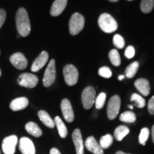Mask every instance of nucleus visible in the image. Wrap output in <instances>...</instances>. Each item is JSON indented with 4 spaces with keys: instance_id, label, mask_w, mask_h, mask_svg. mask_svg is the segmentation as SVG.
<instances>
[{
    "instance_id": "nucleus-1",
    "label": "nucleus",
    "mask_w": 154,
    "mask_h": 154,
    "mask_svg": "<svg viewBox=\"0 0 154 154\" xmlns=\"http://www.w3.org/2000/svg\"><path fill=\"white\" fill-rule=\"evenodd\" d=\"M16 25L19 35L26 37L31 32V24L27 11L24 8H19L16 14Z\"/></svg>"
},
{
    "instance_id": "nucleus-2",
    "label": "nucleus",
    "mask_w": 154,
    "mask_h": 154,
    "mask_svg": "<svg viewBox=\"0 0 154 154\" xmlns=\"http://www.w3.org/2000/svg\"><path fill=\"white\" fill-rule=\"evenodd\" d=\"M98 24L101 29L106 33H112L118 29L116 21L111 15L104 13L100 15Z\"/></svg>"
},
{
    "instance_id": "nucleus-3",
    "label": "nucleus",
    "mask_w": 154,
    "mask_h": 154,
    "mask_svg": "<svg viewBox=\"0 0 154 154\" xmlns=\"http://www.w3.org/2000/svg\"><path fill=\"white\" fill-rule=\"evenodd\" d=\"M85 19L79 13H74L69 21V32L72 35H76L84 29Z\"/></svg>"
},
{
    "instance_id": "nucleus-4",
    "label": "nucleus",
    "mask_w": 154,
    "mask_h": 154,
    "mask_svg": "<svg viewBox=\"0 0 154 154\" xmlns=\"http://www.w3.org/2000/svg\"><path fill=\"white\" fill-rule=\"evenodd\" d=\"M63 74L67 85L74 86L78 82V69L72 64H67L63 69Z\"/></svg>"
},
{
    "instance_id": "nucleus-5",
    "label": "nucleus",
    "mask_w": 154,
    "mask_h": 154,
    "mask_svg": "<svg viewBox=\"0 0 154 154\" xmlns=\"http://www.w3.org/2000/svg\"><path fill=\"white\" fill-rule=\"evenodd\" d=\"M121 106V99L118 95H114L109 100L107 106V116L110 120H113L119 114Z\"/></svg>"
},
{
    "instance_id": "nucleus-6",
    "label": "nucleus",
    "mask_w": 154,
    "mask_h": 154,
    "mask_svg": "<svg viewBox=\"0 0 154 154\" xmlns=\"http://www.w3.org/2000/svg\"><path fill=\"white\" fill-rule=\"evenodd\" d=\"M82 103L85 109H90L96 100V91L92 86H87L84 89L82 95Z\"/></svg>"
},
{
    "instance_id": "nucleus-7",
    "label": "nucleus",
    "mask_w": 154,
    "mask_h": 154,
    "mask_svg": "<svg viewBox=\"0 0 154 154\" xmlns=\"http://www.w3.org/2000/svg\"><path fill=\"white\" fill-rule=\"evenodd\" d=\"M56 79V63L54 59H51L46 69L43 78V84L45 87H49Z\"/></svg>"
},
{
    "instance_id": "nucleus-8",
    "label": "nucleus",
    "mask_w": 154,
    "mask_h": 154,
    "mask_svg": "<svg viewBox=\"0 0 154 154\" xmlns=\"http://www.w3.org/2000/svg\"><path fill=\"white\" fill-rule=\"evenodd\" d=\"M38 82V77L33 74L24 73L19 76L17 82L19 85L29 88H34L37 85Z\"/></svg>"
},
{
    "instance_id": "nucleus-9",
    "label": "nucleus",
    "mask_w": 154,
    "mask_h": 154,
    "mask_svg": "<svg viewBox=\"0 0 154 154\" xmlns=\"http://www.w3.org/2000/svg\"><path fill=\"white\" fill-rule=\"evenodd\" d=\"M17 143H18V138L15 135H11L4 138L2 144L4 153L14 154Z\"/></svg>"
},
{
    "instance_id": "nucleus-10",
    "label": "nucleus",
    "mask_w": 154,
    "mask_h": 154,
    "mask_svg": "<svg viewBox=\"0 0 154 154\" xmlns=\"http://www.w3.org/2000/svg\"><path fill=\"white\" fill-rule=\"evenodd\" d=\"M10 62L15 68L19 70H23L26 68L28 65V61L23 54L20 52L14 53L10 57Z\"/></svg>"
},
{
    "instance_id": "nucleus-11",
    "label": "nucleus",
    "mask_w": 154,
    "mask_h": 154,
    "mask_svg": "<svg viewBox=\"0 0 154 154\" xmlns=\"http://www.w3.org/2000/svg\"><path fill=\"white\" fill-rule=\"evenodd\" d=\"M61 109L63 118L67 122H72L74 119V113L72 104L69 99H63L61 103Z\"/></svg>"
},
{
    "instance_id": "nucleus-12",
    "label": "nucleus",
    "mask_w": 154,
    "mask_h": 154,
    "mask_svg": "<svg viewBox=\"0 0 154 154\" xmlns=\"http://www.w3.org/2000/svg\"><path fill=\"white\" fill-rule=\"evenodd\" d=\"M19 150L22 154H36L35 146L32 140L27 137H22L19 140Z\"/></svg>"
},
{
    "instance_id": "nucleus-13",
    "label": "nucleus",
    "mask_w": 154,
    "mask_h": 154,
    "mask_svg": "<svg viewBox=\"0 0 154 154\" xmlns=\"http://www.w3.org/2000/svg\"><path fill=\"white\" fill-rule=\"evenodd\" d=\"M48 59H49V54L47 51H43L32 63V68H31L32 72H36L43 68L44 65L47 63Z\"/></svg>"
},
{
    "instance_id": "nucleus-14",
    "label": "nucleus",
    "mask_w": 154,
    "mask_h": 154,
    "mask_svg": "<svg viewBox=\"0 0 154 154\" xmlns=\"http://www.w3.org/2000/svg\"><path fill=\"white\" fill-rule=\"evenodd\" d=\"M72 139L76 149V154H84V142H83V138L82 136V133L79 128H76L72 134Z\"/></svg>"
},
{
    "instance_id": "nucleus-15",
    "label": "nucleus",
    "mask_w": 154,
    "mask_h": 154,
    "mask_svg": "<svg viewBox=\"0 0 154 154\" xmlns=\"http://www.w3.org/2000/svg\"><path fill=\"white\" fill-rule=\"evenodd\" d=\"M85 146L88 151L94 154H103V149H101L94 136H89L86 138Z\"/></svg>"
},
{
    "instance_id": "nucleus-16",
    "label": "nucleus",
    "mask_w": 154,
    "mask_h": 154,
    "mask_svg": "<svg viewBox=\"0 0 154 154\" xmlns=\"http://www.w3.org/2000/svg\"><path fill=\"white\" fill-rule=\"evenodd\" d=\"M67 5V0H55L51 6L50 14L52 17H57L63 12Z\"/></svg>"
},
{
    "instance_id": "nucleus-17",
    "label": "nucleus",
    "mask_w": 154,
    "mask_h": 154,
    "mask_svg": "<svg viewBox=\"0 0 154 154\" xmlns=\"http://www.w3.org/2000/svg\"><path fill=\"white\" fill-rule=\"evenodd\" d=\"M29 105V100L26 97L17 98L11 101L9 107L12 111H17L26 109Z\"/></svg>"
},
{
    "instance_id": "nucleus-18",
    "label": "nucleus",
    "mask_w": 154,
    "mask_h": 154,
    "mask_svg": "<svg viewBox=\"0 0 154 154\" xmlns=\"http://www.w3.org/2000/svg\"><path fill=\"white\" fill-rule=\"evenodd\" d=\"M134 85L142 95L147 96L150 93V84L149 81L145 79H138L135 82Z\"/></svg>"
},
{
    "instance_id": "nucleus-19",
    "label": "nucleus",
    "mask_w": 154,
    "mask_h": 154,
    "mask_svg": "<svg viewBox=\"0 0 154 154\" xmlns=\"http://www.w3.org/2000/svg\"><path fill=\"white\" fill-rule=\"evenodd\" d=\"M38 116L40 121H42L46 126L49 127L50 128H53L55 126L54 121L51 118L49 113L47 111L41 110L38 112Z\"/></svg>"
},
{
    "instance_id": "nucleus-20",
    "label": "nucleus",
    "mask_w": 154,
    "mask_h": 154,
    "mask_svg": "<svg viewBox=\"0 0 154 154\" xmlns=\"http://www.w3.org/2000/svg\"><path fill=\"white\" fill-rule=\"evenodd\" d=\"M25 129L29 134L34 137H40L42 135L41 128L34 122H29L25 125Z\"/></svg>"
},
{
    "instance_id": "nucleus-21",
    "label": "nucleus",
    "mask_w": 154,
    "mask_h": 154,
    "mask_svg": "<svg viewBox=\"0 0 154 154\" xmlns=\"http://www.w3.org/2000/svg\"><path fill=\"white\" fill-rule=\"evenodd\" d=\"M54 121V124L57 127L58 131H59V136H61V138H66L67 134H68V131H67L66 126H65L64 123L63 122L59 116H56Z\"/></svg>"
},
{
    "instance_id": "nucleus-22",
    "label": "nucleus",
    "mask_w": 154,
    "mask_h": 154,
    "mask_svg": "<svg viewBox=\"0 0 154 154\" xmlns=\"http://www.w3.org/2000/svg\"><path fill=\"white\" fill-rule=\"evenodd\" d=\"M129 128L126 126H119L115 129L114 137L118 141H121L125 136L129 134Z\"/></svg>"
},
{
    "instance_id": "nucleus-23",
    "label": "nucleus",
    "mask_w": 154,
    "mask_h": 154,
    "mask_svg": "<svg viewBox=\"0 0 154 154\" xmlns=\"http://www.w3.org/2000/svg\"><path fill=\"white\" fill-rule=\"evenodd\" d=\"M138 66H139V63L138 61H134L128 65L126 67V71H125V74H126V76L127 78H133L135 75H136V72H137Z\"/></svg>"
},
{
    "instance_id": "nucleus-24",
    "label": "nucleus",
    "mask_w": 154,
    "mask_h": 154,
    "mask_svg": "<svg viewBox=\"0 0 154 154\" xmlns=\"http://www.w3.org/2000/svg\"><path fill=\"white\" fill-rule=\"evenodd\" d=\"M113 138L110 134H106L105 136H102L100 139L99 145L102 149H106L111 146L113 143Z\"/></svg>"
},
{
    "instance_id": "nucleus-25",
    "label": "nucleus",
    "mask_w": 154,
    "mask_h": 154,
    "mask_svg": "<svg viewBox=\"0 0 154 154\" xmlns=\"http://www.w3.org/2000/svg\"><path fill=\"white\" fill-rule=\"evenodd\" d=\"M154 7V0H141L140 2V9L143 13L151 12Z\"/></svg>"
},
{
    "instance_id": "nucleus-26",
    "label": "nucleus",
    "mask_w": 154,
    "mask_h": 154,
    "mask_svg": "<svg viewBox=\"0 0 154 154\" xmlns=\"http://www.w3.org/2000/svg\"><path fill=\"white\" fill-rule=\"evenodd\" d=\"M120 121L125 123H134L136 121V117L134 113L132 111H126L121 113L120 116Z\"/></svg>"
},
{
    "instance_id": "nucleus-27",
    "label": "nucleus",
    "mask_w": 154,
    "mask_h": 154,
    "mask_svg": "<svg viewBox=\"0 0 154 154\" xmlns=\"http://www.w3.org/2000/svg\"><path fill=\"white\" fill-rule=\"evenodd\" d=\"M109 59H110L111 62L115 66H119L121 64V58L119 54L116 49L111 50L109 54Z\"/></svg>"
},
{
    "instance_id": "nucleus-28",
    "label": "nucleus",
    "mask_w": 154,
    "mask_h": 154,
    "mask_svg": "<svg viewBox=\"0 0 154 154\" xmlns=\"http://www.w3.org/2000/svg\"><path fill=\"white\" fill-rule=\"evenodd\" d=\"M131 101L134 102L136 106L140 108V109L143 108L146 105V100L141 96L138 95V94H133L131 97Z\"/></svg>"
},
{
    "instance_id": "nucleus-29",
    "label": "nucleus",
    "mask_w": 154,
    "mask_h": 154,
    "mask_svg": "<svg viewBox=\"0 0 154 154\" xmlns=\"http://www.w3.org/2000/svg\"><path fill=\"white\" fill-rule=\"evenodd\" d=\"M106 98V95L105 93H103V92L100 94L96 98L95 105L96 109H101L103 107V106L105 104Z\"/></svg>"
},
{
    "instance_id": "nucleus-30",
    "label": "nucleus",
    "mask_w": 154,
    "mask_h": 154,
    "mask_svg": "<svg viewBox=\"0 0 154 154\" xmlns=\"http://www.w3.org/2000/svg\"><path fill=\"white\" fill-rule=\"evenodd\" d=\"M149 136V129L148 128H143L140 131L139 135V143L141 145L145 146L146 140H148Z\"/></svg>"
},
{
    "instance_id": "nucleus-31",
    "label": "nucleus",
    "mask_w": 154,
    "mask_h": 154,
    "mask_svg": "<svg viewBox=\"0 0 154 154\" xmlns=\"http://www.w3.org/2000/svg\"><path fill=\"white\" fill-rule=\"evenodd\" d=\"M113 44L116 48L118 49H123L125 46V41L124 38L122 37L119 34H116V35L113 36Z\"/></svg>"
},
{
    "instance_id": "nucleus-32",
    "label": "nucleus",
    "mask_w": 154,
    "mask_h": 154,
    "mask_svg": "<svg viewBox=\"0 0 154 154\" xmlns=\"http://www.w3.org/2000/svg\"><path fill=\"white\" fill-rule=\"evenodd\" d=\"M99 76H101L103 78L109 79L110 78L112 75V72H111V69L107 66H103L101 68L99 69Z\"/></svg>"
},
{
    "instance_id": "nucleus-33",
    "label": "nucleus",
    "mask_w": 154,
    "mask_h": 154,
    "mask_svg": "<svg viewBox=\"0 0 154 154\" xmlns=\"http://www.w3.org/2000/svg\"><path fill=\"white\" fill-rule=\"evenodd\" d=\"M135 55V49L133 46H128L125 51V56L128 59H131Z\"/></svg>"
},
{
    "instance_id": "nucleus-34",
    "label": "nucleus",
    "mask_w": 154,
    "mask_h": 154,
    "mask_svg": "<svg viewBox=\"0 0 154 154\" xmlns=\"http://www.w3.org/2000/svg\"><path fill=\"white\" fill-rule=\"evenodd\" d=\"M6 17H7V14L5 9H0V29L2 27L3 24H5Z\"/></svg>"
},
{
    "instance_id": "nucleus-35",
    "label": "nucleus",
    "mask_w": 154,
    "mask_h": 154,
    "mask_svg": "<svg viewBox=\"0 0 154 154\" xmlns=\"http://www.w3.org/2000/svg\"><path fill=\"white\" fill-rule=\"evenodd\" d=\"M148 110L149 112L152 115H154V96L151 97L148 103Z\"/></svg>"
},
{
    "instance_id": "nucleus-36",
    "label": "nucleus",
    "mask_w": 154,
    "mask_h": 154,
    "mask_svg": "<svg viewBox=\"0 0 154 154\" xmlns=\"http://www.w3.org/2000/svg\"><path fill=\"white\" fill-rule=\"evenodd\" d=\"M50 154H61V153L57 149L52 148V149L50 150Z\"/></svg>"
},
{
    "instance_id": "nucleus-37",
    "label": "nucleus",
    "mask_w": 154,
    "mask_h": 154,
    "mask_svg": "<svg viewBox=\"0 0 154 154\" xmlns=\"http://www.w3.org/2000/svg\"><path fill=\"white\" fill-rule=\"evenodd\" d=\"M151 134H152V140H153V142L154 143V125L153 126V127H152Z\"/></svg>"
},
{
    "instance_id": "nucleus-38",
    "label": "nucleus",
    "mask_w": 154,
    "mask_h": 154,
    "mask_svg": "<svg viewBox=\"0 0 154 154\" xmlns=\"http://www.w3.org/2000/svg\"><path fill=\"white\" fill-rule=\"evenodd\" d=\"M124 75H121V76H119V80H123V79H124Z\"/></svg>"
},
{
    "instance_id": "nucleus-39",
    "label": "nucleus",
    "mask_w": 154,
    "mask_h": 154,
    "mask_svg": "<svg viewBox=\"0 0 154 154\" xmlns=\"http://www.w3.org/2000/svg\"><path fill=\"white\" fill-rule=\"evenodd\" d=\"M116 154H129V153H125L122 151H118V152H116Z\"/></svg>"
},
{
    "instance_id": "nucleus-40",
    "label": "nucleus",
    "mask_w": 154,
    "mask_h": 154,
    "mask_svg": "<svg viewBox=\"0 0 154 154\" xmlns=\"http://www.w3.org/2000/svg\"><path fill=\"white\" fill-rule=\"evenodd\" d=\"M109 1L111 2H118L119 0H109Z\"/></svg>"
},
{
    "instance_id": "nucleus-41",
    "label": "nucleus",
    "mask_w": 154,
    "mask_h": 154,
    "mask_svg": "<svg viewBox=\"0 0 154 154\" xmlns=\"http://www.w3.org/2000/svg\"><path fill=\"white\" fill-rule=\"evenodd\" d=\"M128 107H129V109H134V106H133L132 105H129V106H128Z\"/></svg>"
},
{
    "instance_id": "nucleus-42",
    "label": "nucleus",
    "mask_w": 154,
    "mask_h": 154,
    "mask_svg": "<svg viewBox=\"0 0 154 154\" xmlns=\"http://www.w3.org/2000/svg\"><path fill=\"white\" fill-rule=\"evenodd\" d=\"M2 76V72H1V69H0V76Z\"/></svg>"
},
{
    "instance_id": "nucleus-43",
    "label": "nucleus",
    "mask_w": 154,
    "mask_h": 154,
    "mask_svg": "<svg viewBox=\"0 0 154 154\" xmlns=\"http://www.w3.org/2000/svg\"><path fill=\"white\" fill-rule=\"evenodd\" d=\"M128 1H133V0H128Z\"/></svg>"
},
{
    "instance_id": "nucleus-44",
    "label": "nucleus",
    "mask_w": 154,
    "mask_h": 154,
    "mask_svg": "<svg viewBox=\"0 0 154 154\" xmlns=\"http://www.w3.org/2000/svg\"><path fill=\"white\" fill-rule=\"evenodd\" d=\"M0 54H1V51H0Z\"/></svg>"
},
{
    "instance_id": "nucleus-45",
    "label": "nucleus",
    "mask_w": 154,
    "mask_h": 154,
    "mask_svg": "<svg viewBox=\"0 0 154 154\" xmlns=\"http://www.w3.org/2000/svg\"><path fill=\"white\" fill-rule=\"evenodd\" d=\"M0 154H1V152H0Z\"/></svg>"
}]
</instances>
